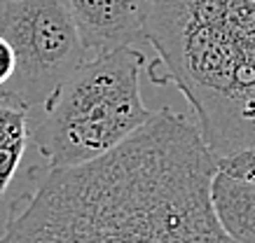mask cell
Returning a JSON list of instances; mask_svg holds the SVG:
<instances>
[{"label":"cell","instance_id":"cell-3","mask_svg":"<svg viewBox=\"0 0 255 243\" xmlns=\"http://www.w3.org/2000/svg\"><path fill=\"white\" fill-rule=\"evenodd\" d=\"M143 54L133 47L85 59L33 126V143L54 166H75L103 157L152 117L140 96Z\"/></svg>","mask_w":255,"mask_h":243},{"label":"cell","instance_id":"cell-2","mask_svg":"<svg viewBox=\"0 0 255 243\" xmlns=\"http://www.w3.org/2000/svg\"><path fill=\"white\" fill-rule=\"evenodd\" d=\"M145 33L216 159L255 148V0H152Z\"/></svg>","mask_w":255,"mask_h":243},{"label":"cell","instance_id":"cell-6","mask_svg":"<svg viewBox=\"0 0 255 243\" xmlns=\"http://www.w3.org/2000/svg\"><path fill=\"white\" fill-rule=\"evenodd\" d=\"M211 201L234 243H255V182L218 168L211 182Z\"/></svg>","mask_w":255,"mask_h":243},{"label":"cell","instance_id":"cell-1","mask_svg":"<svg viewBox=\"0 0 255 243\" xmlns=\"http://www.w3.org/2000/svg\"><path fill=\"white\" fill-rule=\"evenodd\" d=\"M216 171L199 129L155 110L103 157L54 166L0 243H234L211 201Z\"/></svg>","mask_w":255,"mask_h":243},{"label":"cell","instance_id":"cell-4","mask_svg":"<svg viewBox=\"0 0 255 243\" xmlns=\"http://www.w3.org/2000/svg\"><path fill=\"white\" fill-rule=\"evenodd\" d=\"M0 35L16 54L14 78L0 91L28 108L45 105L85 61L87 49L61 0H0Z\"/></svg>","mask_w":255,"mask_h":243},{"label":"cell","instance_id":"cell-8","mask_svg":"<svg viewBox=\"0 0 255 243\" xmlns=\"http://www.w3.org/2000/svg\"><path fill=\"white\" fill-rule=\"evenodd\" d=\"M218 168L230 173V175L255 182V148H246L239 152H232V155L218 157Z\"/></svg>","mask_w":255,"mask_h":243},{"label":"cell","instance_id":"cell-5","mask_svg":"<svg viewBox=\"0 0 255 243\" xmlns=\"http://www.w3.org/2000/svg\"><path fill=\"white\" fill-rule=\"evenodd\" d=\"M87 52L101 54L147 40L152 0H61Z\"/></svg>","mask_w":255,"mask_h":243},{"label":"cell","instance_id":"cell-7","mask_svg":"<svg viewBox=\"0 0 255 243\" xmlns=\"http://www.w3.org/2000/svg\"><path fill=\"white\" fill-rule=\"evenodd\" d=\"M28 105L0 91V201L7 196L33 141Z\"/></svg>","mask_w":255,"mask_h":243},{"label":"cell","instance_id":"cell-9","mask_svg":"<svg viewBox=\"0 0 255 243\" xmlns=\"http://www.w3.org/2000/svg\"><path fill=\"white\" fill-rule=\"evenodd\" d=\"M16 73V54H14V47L5 35H0V89L12 82Z\"/></svg>","mask_w":255,"mask_h":243}]
</instances>
